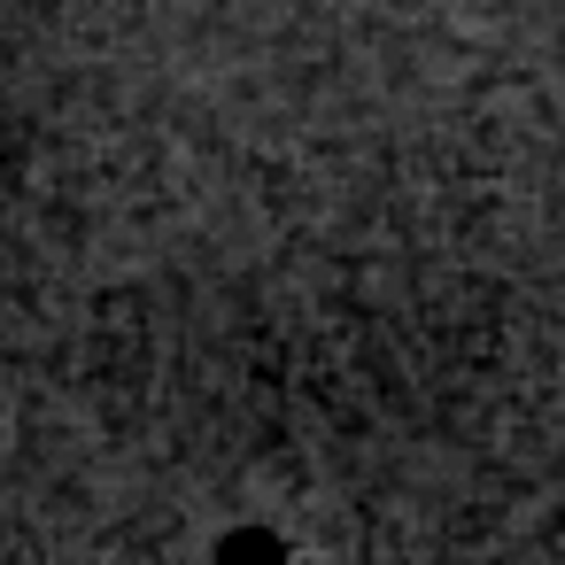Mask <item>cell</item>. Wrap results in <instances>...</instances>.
I'll return each mask as SVG.
<instances>
[{"label": "cell", "mask_w": 565, "mask_h": 565, "mask_svg": "<svg viewBox=\"0 0 565 565\" xmlns=\"http://www.w3.org/2000/svg\"><path fill=\"white\" fill-rule=\"evenodd\" d=\"M225 565H279V550H271L264 534H248V542H233V550H225Z\"/></svg>", "instance_id": "cell-1"}]
</instances>
